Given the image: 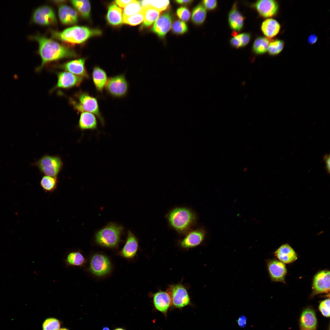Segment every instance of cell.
Masks as SVG:
<instances>
[{
	"instance_id": "20",
	"label": "cell",
	"mask_w": 330,
	"mask_h": 330,
	"mask_svg": "<svg viewBox=\"0 0 330 330\" xmlns=\"http://www.w3.org/2000/svg\"><path fill=\"white\" fill-rule=\"evenodd\" d=\"M205 232L202 229L196 230L189 233L181 242V245L184 248H190L198 246L204 240Z\"/></svg>"
},
{
	"instance_id": "4",
	"label": "cell",
	"mask_w": 330,
	"mask_h": 330,
	"mask_svg": "<svg viewBox=\"0 0 330 330\" xmlns=\"http://www.w3.org/2000/svg\"><path fill=\"white\" fill-rule=\"evenodd\" d=\"M123 229L121 226L114 223H110L97 233L96 241L98 244L103 246L115 247L119 242Z\"/></svg>"
},
{
	"instance_id": "13",
	"label": "cell",
	"mask_w": 330,
	"mask_h": 330,
	"mask_svg": "<svg viewBox=\"0 0 330 330\" xmlns=\"http://www.w3.org/2000/svg\"><path fill=\"white\" fill-rule=\"evenodd\" d=\"M300 330H317L318 322L314 310L310 306L304 308L301 311L299 319Z\"/></svg>"
},
{
	"instance_id": "48",
	"label": "cell",
	"mask_w": 330,
	"mask_h": 330,
	"mask_svg": "<svg viewBox=\"0 0 330 330\" xmlns=\"http://www.w3.org/2000/svg\"><path fill=\"white\" fill-rule=\"evenodd\" d=\"M246 320L244 317H241L239 318L238 320V323L239 325L241 326H244L246 323Z\"/></svg>"
},
{
	"instance_id": "37",
	"label": "cell",
	"mask_w": 330,
	"mask_h": 330,
	"mask_svg": "<svg viewBox=\"0 0 330 330\" xmlns=\"http://www.w3.org/2000/svg\"><path fill=\"white\" fill-rule=\"evenodd\" d=\"M60 324L59 321L54 318H49L44 322L43 330H58L60 328Z\"/></svg>"
},
{
	"instance_id": "12",
	"label": "cell",
	"mask_w": 330,
	"mask_h": 330,
	"mask_svg": "<svg viewBox=\"0 0 330 330\" xmlns=\"http://www.w3.org/2000/svg\"><path fill=\"white\" fill-rule=\"evenodd\" d=\"M312 296L320 293H329L330 291V272L324 270L314 276L313 284Z\"/></svg>"
},
{
	"instance_id": "29",
	"label": "cell",
	"mask_w": 330,
	"mask_h": 330,
	"mask_svg": "<svg viewBox=\"0 0 330 330\" xmlns=\"http://www.w3.org/2000/svg\"><path fill=\"white\" fill-rule=\"evenodd\" d=\"M70 1L82 17L88 18L90 17V4L88 0H73Z\"/></svg>"
},
{
	"instance_id": "35",
	"label": "cell",
	"mask_w": 330,
	"mask_h": 330,
	"mask_svg": "<svg viewBox=\"0 0 330 330\" xmlns=\"http://www.w3.org/2000/svg\"><path fill=\"white\" fill-rule=\"evenodd\" d=\"M284 46V42L282 40H274L270 43L267 51L270 55H276L281 52Z\"/></svg>"
},
{
	"instance_id": "10",
	"label": "cell",
	"mask_w": 330,
	"mask_h": 330,
	"mask_svg": "<svg viewBox=\"0 0 330 330\" xmlns=\"http://www.w3.org/2000/svg\"><path fill=\"white\" fill-rule=\"evenodd\" d=\"M31 22L43 25H52L57 22L55 12L53 9L47 5L43 6L35 9L32 14Z\"/></svg>"
},
{
	"instance_id": "8",
	"label": "cell",
	"mask_w": 330,
	"mask_h": 330,
	"mask_svg": "<svg viewBox=\"0 0 330 330\" xmlns=\"http://www.w3.org/2000/svg\"><path fill=\"white\" fill-rule=\"evenodd\" d=\"M167 291L171 297V306L174 308H182L190 304V299L188 292L182 284L171 285Z\"/></svg>"
},
{
	"instance_id": "38",
	"label": "cell",
	"mask_w": 330,
	"mask_h": 330,
	"mask_svg": "<svg viewBox=\"0 0 330 330\" xmlns=\"http://www.w3.org/2000/svg\"><path fill=\"white\" fill-rule=\"evenodd\" d=\"M169 3V0H149V7L161 12L168 8Z\"/></svg>"
},
{
	"instance_id": "41",
	"label": "cell",
	"mask_w": 330,
	"mask_h": 330,
	"mask_svg": "<svg viewBox=\"0 0 330 330\" xmlns=\"http://www.w3.org/2000/svg\"><path fill=\"white\" fill-rule=\"evenodd\" d=\"M176 13L179 19L183 21H188L190 17L189 11L185 7H181L179 8L177 10Z\"/></svg>"
},
{
	"instance_id": "50",
	"label": "cell",
	"mask_w": 330,
	"mask_h": 330,
	"mask_svg": "<svg viewBox=\"0 0 330 330\" xmlns=\"http://www.w3.org/2000/svg\"><path fill=\"white\" fill-rule=\"evenodd\" d=\"M102 330H110L108 327H105Z\"/></svg>"
},
{
	"instance_id": "27",
	"label": "cell",
	"mask_w": 330,
	"mask_h": 330,
	"mask_svg": "<svg viewBox=\"0 0 330 330\" xmlns=\"http://www.w3.org/2000/svg\"><path fill=\"white\" fill-rule=\"evenodd\" d=\"M106 18L108 22L112 25L121 24L123 22L121 9L115 4L111 5L108 9Z\"/></svg>"
},
{
	"instance_id": "34",
	"label": "cell",
	"mask_w": 330,
	"mask_h": 330,
	"mask_svg": "<svg viewBox=\"0 0 330 330\" xmlns=\"http://www.w3.org/2000/svg\"><path fill=\"white\" fill-rule=\"evenodd\" d=\"M66 262L70 265L80 266L83 264L85 259L83 255L79 252H73L70 253L67 256Z\"/></svg>"
},
{
	"instance_id": "24",
	"label": "cell",
	"mask_w": 330,
	"mask_h": 330,
	"mask_svg": "<svg viewBox=\"0 0 330 330\" xmlns=\"http://www.w3.org/2000/svg\"><path fill=\"white\" fill-rule=\"evenodd\" d=\"M92 77L96 90L102 93L108 79L106 72L99 67L95 66L93 68Z\"/></svg>"
},
{
	"instance_id": "28",
	"label": "cell",
	"mask_w": 330,
	"mask_h": 330,
	"mask_svg": "<svg viewBox=\"0 0 330 330\" xmlns=\"http://www.w3.org/2000/svg\"><path fill=\"white\" fill-rule=\"evenodd\" d=\"M144 16L143 27H147L156 21L160 14V12L151 7H142Z\"/></svg>"
},
{
	"instance_id": "11",
	"label": "cell",
	"mask_w": 330,
	"mask_h": 330,
	"mask_svg": "<svg viewBox=\"0 0 330 330\" xmlns=\"http://www.w3.org/2000/svg\"><path fill=\"white\" fill-rule=\"evenodd\" d=\"M90 270L94 275L99 276L108 273L111 269V265L108 258L99 254H95L92 257L90 263Z\"/></svg>"
},
{
	"instance_id": "26",
	"label": "cell",
	"mask_w": 330,
	"mask_h": 330,
	"mask_svg": "<svg viewBox=\"0 0 330 330\" xmlns=\"http://www.w3.org/2000/svg\"><path fill=\"white\" fill-rule=\"evenodd\" d=\"M236 4L233 5L228 16V21L231 28L234 31H239L243 27L244 18L237 9Z\"/></svg>"
},
{
	"instance_id": "19",
	"label": "cell",
	"mask_w": 330,
	"mask_h": 330,
	"mask_svg": "<svg viewBox=\"0 0 330 330\" xmlns=\"http://www.w3.org/2000/svg\"><path fill=\"white\" fill-rule=\"evenodd\" d=\"M58 14L61 21L64 24H73L77 22L78 16L76 11L69 6L65 4L60 6Z\"/></svg>"
},
{
	"instance_id": "6",
	"label": "cell",
	"mask_w": 330,
	"mask_h": 330,
	"mask_svg": "<svg viewBox=\"0 0 330 330\" xmlns=\"http://www.w3.org/2000/svg\"><path fill=\"white\" fill-rule=\"evenodd\" d=\"M33 164L37 167L42 174L56 177L63 168V162L59 156L45 155Z\"/></svg>"
},
{
	"instance_id": "5",
	"label": "cell",
	"mask_w": 330,
	"mask_h": 330,
	"mask_svg": "<svg viewBox=\"0 0 330 330\" xmlns=\"http://www.w3.org/2000/svg\"><path fill=\"white\" fill-rule=\"evenodd\" d=\"M171 226L180 232L186 230L192 224L195 220L193 212L188 209L178 208L171 211L168 217Z\"/></svg>"
},
{
	"instance_id": "18",
	"label": "cell",
	"mask_w": 330,
	"mask_h": 330,
	"mask_svg": "<svg viewBox=\"0 0 330 330\" xmlns=\"http://www.w3.org/2000/svg\"><path fill=\"white\" fill-rule=\"evenodd\" d=\"M172 23L171 17L169 12L164 13L155 21L152 31L160 37H163L170 30Z\"/></svg>"
},
{
	"instance_id": "40",
	"label": "cell",
	"mask_w": 330,
	"mask_h": 330,
	"mask_svg": "<svg viewBox=\"0 0 330 330\" xmlns=\"http://www.w3.org/2000/svg\"><path fill=\"white\" fill-rule=\"evenodd\" d=\"M318 310L322 315L326 317H330V299H324L320 303Z\"/></svg>"
},
{
	"instance_id": "32",
	"label": "cell",
	"mask_w": 330,
	"mask_h": 330,
	"mask_svg": "<svg viewBox=\"0 0 330 330\" xmlns=\"http://www.w3.org/2000/svg\"><path fill=\"white\" fill-rule=\"evenodd\" d=\"M207 11L204 7L201 5L196 6L192 12V19L193 22L196 24H202L204 21Z\"/></svg>"
},
{
	"instance_id": "21",
	"label": "cell",
	"mask_w": 330,
	"mask_h": 330,
	"mask_svg": "<svg viewBox=\"0 0 330 330\" xmlns=\"http://www.w3.org/2000/svg\"><path fill=\"white\" fill-rule=\"evenodd\" d=\"M78 127L82 131L86 130H97V121L93 114L86 112H81Z\"/></svg>"
},
{
	"instance_id": "3",
	"label": "cell",
	"mask_w": 330,
	"mask_h": 330,
	"mask_svg": "<svg viewBox=\"0 0 330 330\" xmlns=\"http://www.w3.org/2000/svg\"><path fill=\"white\" fill-rule=\"evenodd\" d=\"M69 103L78 112H86L95 115L101 125L104 126L105 121L99 109L97 99L88 92L79 90L74 94L73 97H70Z\"/></svg>"
},
{
	"instance_id": "31",
	"label": "cell",
	"mask_w": 330,
	"mask_h": 330,
	"mask_svg": "<svg viewBox=\"0 0 330 330\" xmlns=\"http://www.w3.org/2000/svg\"><path fill=\"white\" fill-rule=\"evenodd\" d=\"M270 41L267 38L260 37L255 41L252 49L254 52L257 54H262L268 50Z\"/></svg>"
},
{
	"instance_id": "15",
	"label": "cell",
	"mask_w": 330,
	"mask_h": 330,
	"mask_svg": "<svg viewBox=\"0 0 330 330\" xmlns=\"http://www.w3.org/2000/svg\"><path fill=\"white\" fill-rule=\"evenodd\" d=\"M255 7L262 17L267 18L276 15L278 11V2L273 0H261L256 2Z\"/></svg>"
},
{
	"instance_id": "30",
	"label": "cell",
	"mask_w": 330,
	"mask_h": 330,
	"mask_svg": "<svg viewBox=\"0 0 330 330\" xmlns=\"http://www.w3.org/2000/svg\"><path fill=\"white\" fill-rule=\"evenodd\" d=\"M58 183L57 177L44 175L40 181V185L42 189L46 192H54L57 188Z\"/></svg>"
},
{
	"instance_id": "1",
	"label": "cell",
	"mask_w": 330,
	"mask_h": 330,
	"mask_svg": "<svg viewBox=\"0 0 330 330\" xmlns=\"http://www.w3.org/2000/svg\"><path fill=\"white\" fill-rule=\"evenodd\" d=\"M30 40L37 41L39 45L38 50L42 59V63L35 71L39 72L47 63L65 58L77 57V54L72 49L63 46L51 39L39 35H29Z\"/></svg>"
},
{
	"instance_id": "17",
	"label": "cell",
	"mask_w": 330,
	"mask_h": 330,
	"mask_svg": "<svg viewBox=\"0 0 330 330\" xmlns=\"http://www.w3.org/2000/svg\"><path fill=\"white\" fill-rule=\"evenodd\" d=\"M152 296L155 308L166 316L168 309L171 306V297L168 292L167 291H160L153 294Z\"/></svg>"
},
{
	"instance_id": "16",
	"label": "cell",
	"mask_w": 330,
	"mask_h": 330,
	"mask_svg": "<svg viewBox=\"0 0 330 330\" xmlns=\"http://www.w3.org/2000/svg\"><path fill=\"white\" fill-rule=\"evenodd\" d=\"M267 266L272 281L285 283L287 270L284 263L273 260L268 262Z\"/></svg>"
},
{
	"instance_id": "25",
	"label": "cell",
	"mask_w": 330,
	"mask_h": 330,
	"mask_svg": "<svg viewBox=\"0 0 330 330\" xmlns=\"http://www.w3.org/2000/svg\"><path fill=\"white\" fill-rule=\"evenodd\" d=\"M280 25L275 20L269 18L265 20L261 25V30L267 37L271 38L277 35L280 31Z\"/></svg>"
},
{
	"instance_id": "43",
	"label": "cell",
	"mask_w": 330,
	"mask_h": 330,
	"mask_svg": "<svg viewBox=\"0 0 330 330\" xmlns=\"http://www.w3.org/2000/svg\"><path fill=\"white\" fill-rule=\"evenodd\" d=\"M242 46L246 45L249 42L250 39V35L248 33H243L239 34Z\"/></svg>"
},
{
	"instance_id": "51",
	"label": "cell",
	"mask_w": 330,
	"mask_h": 330,
	"mask_svg": "<svg viewBox=\"0 0 330 330\" xmlns=\"http://www.w3.org/2000/svg\"><path fill=\"white\" fill-rule=\"evenodd\" d=\"M114 330H124V329H123L122 328H116V329H114Z\"/></svg>"
},
{
	"instance_id": "46",
	"label": "cell",
	"mask_w": 330,
	"mask_h": 330,
	"mask_svg": "<svg viewBox=\"0 0 330 330\" xmlns=\"http://www.w3.org/2000/svg\"><path fill=\"white\" fill-rule=\"evenodd\" d=\"M132 0H117L115 1L116 3L121 7H124L128 4L130 3Z\"/></svg>"
},
{
	"instance_id": "22",
	"label": "cell",
	"mask_w": 330,
	"mask_h": 330,
	"mask_svg": "<svg viewBox=\"0 0 330 330\" xmlns=\"http://www.w3.org/2000/svg\"><path fill=\"white\" fill-rule=\"evenodd\" d=\"M275 256L282 262L289 263L295 261L297 255L294 249L288 244L281 246L275 252Z\"/></svg>"
},
{
	"instance_id": "23",
	"label": "cell",
	"mask_w": 330,
	"mask_h": 330,
	"mask_svg": "<svg viewBox=\"0 0 330 330\" xmlns=\"http://www.w3.org/2000/svg\"><path fill=\"white\" fill-rule=\"evenodd\" d=\"M138 247V243L136 238L131 232L129 231L128 232L126 243L120 251V254L125 258H132L135 255Z\"/></svg>"
},
{
	"instance_id": "49",
	"label": "cell",
	"mask_w": 330,
	"mask_h": 330,
	"mask_svg": "<svg viewBox=\"0 0 330 330\" xmlns=\"http://www.w3.org/2000/svg\"><path fill=\"white\" fill-rule=\"evenodd\" d=\"M175 1L177 3H179V4H188V3H190L192 2L193 1H192V0H176V1Z\"/></svg>"
},
{
	"instance_id": "33",
	"label": "cell",
	"mask_w": 330,
	"mask_h": 330,
	"mask_svg": "<svg viewBox=\"0 0 330 330\" xmlns=\"http://www.w3.org/2000/svg\"><path fill=\"white\" fill-rule=\"evenodd\" d=\"M142 10L139 1L132 0L124 8L123 17H127L135 14L141 12Z\"/></svg>"
},
{
	"instance_id": "47",
	"label": "cell",
	"mask_w": 330,
	"mask_h": 330,
	"mask_svg": "<svg viewBox=\"0 0 330 330\" xmlns=\"http://www.w3.org/2000/svg\"><path fill=\"white\" fill-rule=\"evenodd\" d=\"M317 40V36L315 34H312L308 38V42L309 44H313L315 43Z\"/></svg>"
},
{
	"instance_id": "44",
	"label": "cell",
	"mask_w": 330,
	"mask_h": 330,
	"mask_svg": "<svg viewBox=\"0 0 330 330\" xmlns=\"http://www.w3.org/2000/svg\"><path fill=\"white\" fill-rule=\"evenodd\" d=\"M230 43L232 45L237 48L242 46L239 34L232 38L230 40Z\"/></svg>"
},
{
	"instance_id": "14",
	"label": "cell",
	"mask_w": 330,
	"mask_h": 330,
	"mask_svg": "<svg viewBox=\"0 0 330 330\" xmlns=\"http://www.w3.org/2000/svg\"><path fill=\"white\" fill-rule=\"evenodd\" d=\"M85 59L80 58L66 62L57 67L66 71L89 79L90 76L85 67Z\"/></svg>"
},
{
	"instance_id": "52",
	"label": "cell",
	"mask_w": 330,
	"mask_h": 330,
	"mask_svg": "<svg viewBox=\"0 0 330 330\" xmlns=\"http://www.w3.org/2000/svg\"><path fill=\"white\" fill-rule=\"evenodd\" d=\"M58 330H68V329H67L65 328H61V329H59Z\"/></svg>"
},
{
	"instance_id": "53",
	"label": "cell",
	"mask_w": 330,
	"mask_h": 330,
	"mask_svg": "<svg viewBox=\"0 0 330 330\" xmlns=\"http://www.w3.org/2000/svg\"><path fill=\"white\" fill-rule=\"evenodd\" d=\"M307 330V329H302V330Z\"/></svg>"
},
{
	"instance_id": "9",
	"label": "cell",
	"mask_w": 330,
	"mask_h": 330,
	"mask_svg": "<svg viewBox=\"0 0 330 330\" xmlns=\"http://www.w3.org/2000/svg\"><path fill=\"white\" fill-rule=\"evenodd\" d=\"M57 80L56 85L50 91L53 92L58 89H69L79 87L83 82L84 78L68 72H61L56 73Z\"/></svg>"
},
{
	"instance_id": "2",
	"label": "cell",
	"mask_w": 330,
	"mask_h": 330,
	"mask_svg": "<svg viewBox=\"0 0 330 330\" xmlns=\"http://www.w3.org/2000/svg\"><path fill=\"white\" fill-rule=\"evenodd\" d=\"M50 32L53 38L73 44L82 43L91 37L101 34L98 30L79 26L72 27L61 31L51 30Z\"/></svg>"
},
{
	"instance_id": "45",
	"label": "cell",
	"mask_w": 330,
	"mask_h": 330,
	"mask_svg": "<svg viewBox=\"0 0 330 330\" xmlns=\"http://www.w3.org/2000/svg\"><path fill=\"white\" fill-rule=\"evenodd\" d=\"M323 159L325 164V169L326 170L328 174H329L330 173V159L329 154H326L324 156Z\"/></svg>"
},
{
	"instance_id": "39",
	"label": "cell",
	"mask_w": 330,
	"mask_h": 330,
	"mask_svg": "<svg viewBox=\"0 0 330 330\" xmlns=\"http://www.w3.org/2000/svg\"><path fill=\"white\" fill-rule=\"evenodd\" d=\"M172 29L173 31L176 34H182L188 30L186 24L184 21L177 20L173 23Z\"/></svg>"
},
{
	"instance_id": "36",
	"label": "cell",
	"mask_w": 330,
	"mask_h": 330,
	"mask_svg": "<svg viewBox=\"0 0 330 330\" xmlns=\"http://www.w3.org/2000/svg\"><path fill=\"white\" fill-rule=\"evenodd\" d=\"M144 16L142 11L135 14L127 17H123V22L126 24L135 26L140 24L144 20Z\"/></svg>"
},
{
	"instance_id": "7",
	"label": "cell",
	"mask_w": 330,
	"mask_h": 330,
	"mask_svg": "<svg viewBox=\"0 0 330 330\" xmlns=\"http://www.w3.org/2000/svg\"><path fill=\"white\" fill-rule=\"evenodd\" d=\"M105 89L107 93L115 98H122L127 94L129 84L124 74L108 78Z\"/></svg>"
},
{
	"instance_id": "42",
	"label": "cell",
	"mask_w": 330,
	"mask_h": 330,
	"mask_svg": "<svg viewBox=\"0 0 330 330\" xmlns=\"http://www.w3.org/2000/svg\"><path fill=\"white\" fill-rule=\"evenodd\" d=\"M204 7L208 10L215 9L217 6V1L215 0H204L203 1Z\"/></svg>"
}]
</instances>
